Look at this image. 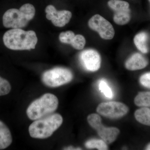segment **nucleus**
I'll return each mask as SVG.
<instances>
[{
	"label": "nucleus",
	"instance_id": "1",
	"mask_svg": "<svg viewBox=\"0 0 150 150\" xmlns=\"http://www.w3.org/2000/svg\"><path fill=\"white\" fill-rule=\"evenodd\" d=\"M3 41L5 46L11 50H30L35 49L38 38L33 30L12 28L4 33Z\"/></svg>",
	"mask_w": 150,
	"mask_h": 150
},
{
	"label": "nucleus",
	"instance_id": "2",
	"mask_svg": "<svg viewBox=\"0 0 150 150\" xmlns=\"http://www.w3.org/2000/svg\"><path fill=\"white\" fill-rule=\"evenodd\" d=\"M63 122V117L59 113L50 114L37 119L30 125V135L35 139H47L59 129Z\"/></svg>",
	"mask_w": 150,
	"mask_h": 150
},
{
	"label": "nucleus",
	"instance_id": "3",
	"mask_svg": "<svg viewBox=\"0 0 150 150\" xmlns=\"http://www.w3.org/2000/svg\"><path fill=\"white\" fill-rule=\"evenodd\" d=\"M35 13L34 6L30 4H25L19 9H10L3 16V25L7 28H24L33 18Z\"/></svg>",
	"mask_w": 150,
	"mask_h": 150
},
{
	"label": "nucleus",
	"instance_id": "4",
	"mask_svg": "<svg viewBox=\"0 0 150 150\" xmlns=\"http://www.w3.org/2000/svg\"><path fill=\"white\" fill-rule=\"evenodd\" d=\"M59 100L56 96L47 93L33 101L28 107L26 113L31 120H36L50 115L57 109Z\"/></svg>",
	"mask_w": 150,
	"mask_h": 150
},
{
	"label": "nucleus",
	"instance_id": "5",
	"mask_svg": "<svg viewBox=\"0 0 150 150\" xmlns=\"http://www.w3.org/2000/svg\"><path fill=\"white\" fill-rule=\"evenodd\" d=\"M73 78L72 73L70 70L58 67L45 71L42 75V80L46 86L55 88L70 82Z\"/></svg>",
	"mask_w": 150,
	"mask_h": 150
},
{
	"label": "nucleus",
	"instance_id": "6",
	"mask_svg": "<svg viewBox=\"0 0 150 150\" xmlns=\"http://www.w3.org/2000/svg\"><path fill=\"white\" fill-rule=\"evenodd\" d=\"M87 120L90 125L97 131L99 137L106 144H110L114 142L120 133V131L117 128L103 126L101 123V118L96 113L89 115Z\"/></svg>",
	"mask_w": 150,
	"mask_h": 150
},
{
	"label": "nucleus",
	"instance_id": "7",
	"mask_svg": "<svg viewBox=\"0 0 150 150\" xmlns=\"http://www.w3.org/2000/svg\"><path fill=\"white\" fill-rule=\"evenodd\" d=\"M89 27L98 33L101 38L105 40L112 39L115 35V30L112 24L103 17L96 14L88 21Z\"/></svg>",
	"mask_w": 150,
	"mask_h": 150
},
{
	"label": "nucleus",
	"instance_id": "8",
	"mask_svg": "<svg viewBox=\"0 0 150 150\" xmlns=\"http://www.w3.org/2000/svg\"><path fill=\"white\" fill-rule=\"evenodd\" d=\"M100 115L110 118L123 117L129 111V108L122 103L111 101L100 103L96 109Z\"/></svg>",
	"mask_w": 150,
	"mask_h": 150
},
{
	"label": "nucleus",
	"instance_id": "9",
	"mask_svg": "<svg viewBox=\"0 0 150 150\" xmlns=\"http://www.w3.org/2000/svg\"><path fill=\"white\" fill-rule=\"evenodd\" d=\"M79 59L83 67L88 71H96L100 68V55L97 51L93 49H87L81 52Z\"/></svg>",
	"mask_w": 150,
	"mask_h": 150
},
{
	"label": "nucleus",
	"instance_id": "10",
	"mask_svg": "<svg viewBox=\"0 0 150 150\" xmlns=\"http://www.w3.org/2000/svg\"><path fill=\"white\" fill-rule=\"evenodd\" d=\"M46 17L51 20L56 27H62L69 23L72 17L71 12L67 10L57 11L54 6L49 5L46 7Z\"/></svg>",
	"mask_w": 150,
	"mask_h": 150
},
{
	"label": "nucleus",
	"instance_id": "11",
	"mask_svg": "<svg viewBox=\"0 0 150 150\" xmlns=\"http://www.w3.org/2000/svg\"><path fill=\"white\" fill-rule=\"evenodd\" d=\"M148 61L140 53H135L126 61L125 67L130 71L142 69L147 66Z\"/></svg>",
	"mask_w": 150,
	"mask_h": 150
},
{
	"label": "nucleus",
	"instance_id": "12",
	"mask_svg": "<svg viewBox=\"0 0 150 150\" xmlns=\"http://www.w3.org/2000/svg\"><path fill=\"white\" fill-rule=\"evenodd\" d=\"M12 137L9 129L2 121H0V150L4 149L10 146Z\"/></svg>",
	"mask_w": 150,
	"mask_h": 150
},
{
	"label": "nucleus",
	"instance_id": "13",
	"mask_svg": "<svg viewBox=\"0 0 150 150\" xmlns=\"http://www.w3.org/2000/svg\"><path fill=\"white\" fill-rule=\"evenodd\" d=\"M148 38L147 33L145 32L138 33L134 38L135 46L143 54H146L149 51L147 45Z\"/></svg>",
	"mask_w": 150,
	"mask_h": 150
},
{
	"label": "nucleus",
	"instance_id": "14",
	"mask_svg": "<svg viewBox=\"0 0 150 150\" xmlns=\"http://www.w3.org/2000/svg\"><path fill=\"white\" fill-rule=\"evenodd\" d=\"M113 21L119 25H124L128 23L131 20L130 9L115 11Z\"/></svg>",
	"mask_w": 150,
	"mask_h": 150
},
{
	"label": "nucleus",
	"instance_id": "15",
	"mask_svg": "<svg viewBox=\"0 0 150 150\" xmlns=\"http://www.w3.org/2000/svg\"><path fill=\"white\" fill-rule=\"evenodd\" d=\"M135 118L138 122L144 125L150 126V109L142 107L135 111Z\"/></svg>",
	"mask_w": 150,
	"mask_h": 150
},
{
	"label": "nucleus",
	"instance_id": "16",
	"mask_svg": "<svg viewBox=\"0 0 150 150\" xmlns=\"http://www.w3.org/2000/svg\"><path fill=\"white\" fill-rule=\"evenodd\" d=\"M134 103L139 107H150V92H140L135 97Z\"/></svg>",
	"mask_w": 150,
	"mask_h": 150
},
{
	"label": "nucleus",
	"instance_id": "17",
	"mask_svg": "<svg viewBox=\"0 0 150 150\" xmlns=\"http://www.w3.org/2000/svg\"><path fill=\"white\" fill-rule=\"evenodd\" d=\"M86 147L88 149H97L99 150L108 149L107 144L103 140L91 139L86 143Z\"/></svg>",
	"mask_w": 150,
	"mask_h": 150
},
{
	"label": "nucleus",
	"instance_id": "18",
	"mask_svg": "<svg viewBox=\"0 0 150 150\" xmlns=\"http://www.w3.org/2000/svg\"><path fill=\"white\" fill-rule=\"evenodd\" d=\"M108 4L114 11L129 8V3L121 0H110L108 2Z\"/></svg>",
	"mask_w": 150,
	"mask_h": 150
},
{
	"label": "nucleus",
	"instance_id": "19",
	"mask_svg": "<svg viewBox=\"0 0 150 150\" xmlns=\"http://www.w3.org/2000/svg\"><path fill=\"white\" fill-rule=\"evenodd\" d=\"M99 88L100 91L106 98L109 99H111L113 98V94L112 90L105 80L102 79L100 81Z\"/></svg>",
	"mask_w": 150,
	"mask_h": 150
},
{
	"label": "nucleus",
	"instance_id": "20",
	"mask_svg": "<svg viewBox=\"0 0 150 150\" xmlns=\"http://www.w3.org/2000/svg\"><path fill=\"white\" fill-rule=\"evenodd\" d=\"M86 43V39L84 37L80 34H78L75 35L71 45L75 49L81 50L83 49Z\"/></svg>",
	"mask_w": 150,
	"mask_h": 150
},
{
	"label": "nucleus",
	"instance_id": "21",
	"mask_svg": "<svg viewBox=\"0 0 150 150\" xmlns=\"http://www.w3.org/2000/svg\"><path fill=\"white\" fill-rule=\"evenodd\" d=\"M75 35V33L71 30L62 32L59 35V40L62 43L71 45Z\"/></svg>",
	"mask_w": 150,
	"mask_h": 150
},
{
	"label": "nucleus",
	"instance_id": "22",
	"mask_svg": "<svg viewBox=\"0 0 150 150\" xmlns=\"http://www.w3.org/2000/svg\"><path fill=\"white\" fill-rule=\"evenodd\" d=\"M11 89V86L8 81L0 76V96L9 93Z\"/></svg>",
	"mask_w": 150,
	"mask_h": 150
},
{
	"label": "nucleus",
	"instance_id": "23",
	"mask_svg": "<svg viewBox=\"0 0 150 150\" xmlns=\"http://www.w3.org/2000/svg\"><path fill=\"white\" fill-rule=\"evenodd\" d=\"M140 82L144 86L150 88V72L145 73L140 78Z\"/></svg>",
	"mask_w": 150,
	"mask_h": 150
},
{
	"label": "nucleus",
	"instance_id": "24",
	"mask_svg": "<svg viewBox=\"0 0 150 150\" xmlns=\"http://www.w3.org/2000/svg\"><path fill=\"white\" fill-rule=\"evenodd\" d=\"M67 150H81L80 149H77V148H74L73 147H69V148H67V149H66Z\"/></svg>",
	"mask_w": 150,
	"mask_h": 150
},
{
	"label": "nucleus",
	"instance_id": "25",
	"mask_svg": "<svg viewBox=\"0 0 150 150\" xmlns=\"http://www.w3.org/2000/svg\"><path fill=\"white\" fill-rule=\"evenodd\" d=\"M146 150H150V143L147 146L146 148Z\"/></svg>",
	"mask_w": 150,
	"mask_h": 150
},
{
	"label": "nucleus",
	"instance_id": "26",
	"mask_svg": "<svg viewBox=\"0 0 150 150\" xmlns=\"http://www.w3.org/2000/svg\"><path fill=\"white\" fill-rule=\"evenodd\" d=\"M149 2H150V0H149Z\"/></svg>",
	"mask_w": 150,
	"mask_h": 150
}]
</instances>
